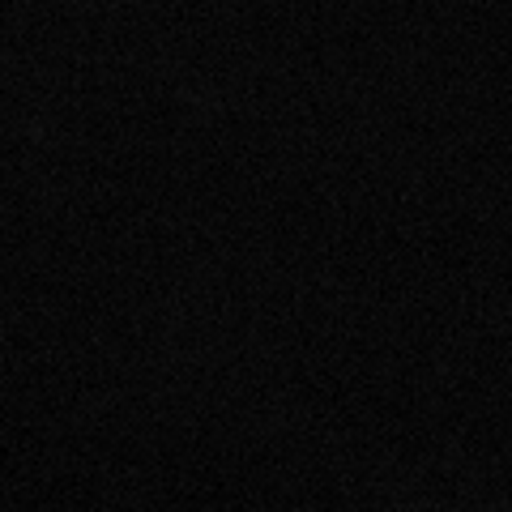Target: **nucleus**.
I'll use <instances>...</instances> for the list:
<instances>
[]
</instances>
